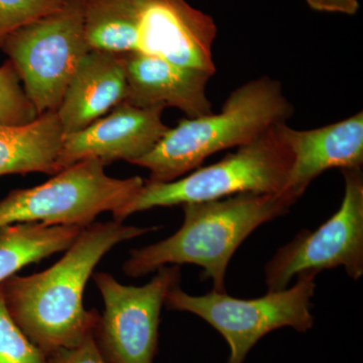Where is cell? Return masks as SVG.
<instances>
[{
  "label": "cell",
  "instance_id": "obj_22",
  "mask_svg": "<svg viewBox=\"0 0 363 363\" xmlns=\"http://www.w3.org/2000/svg\"><path fill=\"white\" fill-rule=\"evenodd\" d=\"M306 2L310 9L320 13L354 16L359 9L358 0H306Z\"/></svg>",
  "mask_w": 363,
  "mask_h": 363
},
{
  "label": "cell",
  "instance_id": "obj_11",
  "mask_svg": "<svg viewBox=\"0 0 363 363\" xmlns=\"http://www.w3.org/2000/svg\"><path fill=\"white\" fill-rule=\"evenodd\" d=\"M162 111L121 102L84 130L64 136L60 169L91 159L105 164L117 161L135 164L169 130L162 123Z\"/></svg>",
  "mask_w": 363,
  "mask_h": 363
},
{
  "label": "cell",
  "instance_id": "obj_17",
  "mask_svg": "<svg viewBox=\"0 0 363 363\" xmlns=\"http://www.w3.org/2000/svg\"><path fill=\"white\" fill-rule=\"evenodd\" d=\"M138 0H86L85 32L90 50L136 52Z\"/></svg>",
  "mask_w": 363,
  "mask_h": 363
},
{
  "label": "cell",
  "instance_id": "obj_4",
  "mask_svg": "<svg viewBox=\"0 0 363 363\" xmlns=\"http://www.w3.org/2000/svg\"><path fill=\"white\" fill-rule=\"evenodd\" d=\"M281 124L221 161L198 168L190 175L169 183L145 181L135 199L112 215L113 220L123 222L136 212L156 207L209 201L243 193H283L292 169L293 155L281 135Z\"/></svg>",
  "mask_w": 363,
  "mask_h": 363
},
{
  "label": "cell",
  "instance_id": "obj_9",
  "mask_svg": "<svg viewBox=\"0 0 363 363\" xmlns=\"http://www.w3.org/2000/svg\"><path fill=\"white\" fill-rule=\"evenodd\" d=\"M344 196L340 207L316 230H303L279 248L264 267L267 290L286 289L304 272L319 274L342 267L351 279L363 274L362 169H341Z\"/></svg>",
  "mask_w": 363,
  "mask_h": 363
},
{
  "label": "cell",
  "instance_id": "obj_5",
  "mask_svg": "<svg viewBox=\"0 0 363 363\" xmlns=\"http://www.w3.org/2000/svg\"><path fill=\"white\" fill-rule=\"evenodd\" d=\"M105 166L98 160H85L40 185L11 191L0 201V227L43 223L85 228L98 215L117 213L135 199L145 180L138 176L112 178Z\"/></svg>",
  "mask_w": 363,
  "mask_h": 363
},
{
  "label": "cell",
  "instance_id": "obj_21",
  "mask_svg": "<svg viewBox=\"0 0 363 363\" xmlns=\"http://www.w3.org/2000/svg\"><path fill=\"white\" fill-rule=\"evenodd\" d=\"M51 363H106L95 342L94 334L73 348L60 350L50 355Z\"/></svg>",
  "mask_w": 363,
  "mask_h": 363
},
{
  "label": "cell",
  "instance_id": "obj_13",
  "mask_svg": "<svg viewBox=\"0 0 363 363\" xmlns=\"http://www.w3.org/2000/svg\"><path fill=\"white\" fill-rule=\"evenodd\" d=\"M125 68L126 104L140 108L175 107L188 118L211 113L206 90L213 74L140 52H126Z\"/></svg>",
  "mask_w": 363,
  "mask_h": 363
},
{
  "label": "cell",
  "instance_id": "obj_10",
  "mask_svg": "<svg viewBox=\"0 0 363 363\" xmlns=\"http://www.w3.org/2000/svg\"><path fill=\"white\" fill-rule=\"evenodd\" d=\"M138 13L136 52L216 73L212 48L217 26L212 16L186 0H138Z\"/></svg>",
  "mask_w": 363,
  "mask_h": 363
},
{
  "label": "cell",
  "instance_id": "obj_15",
  "mask_svg": "<svg viewBox=\"0 0 363 363\" xmlns=\"http://www.w3.org/2000/svg\"><path fill=\"white\" fill-rule=\"evenodd\" d=\"M64 133L56 111L45 112L23 125L0 124V177L61 171Z\"/></svg>",
  "mask_w": 363,
  "mask_h": 363
},
{
  "label": "cell",
  "instance_id": "obj_19",
  "mask_svg": "<svg viewBox=\"0 0 363 363\" xmlns=\"http://www.w3.org/2000/svg\"><path fill=\"white\" fill-rule=\"evenodd\" d=\"M0 363H51L50 357L32 342L7 310L0 285Z\"/></svg>",
  "mask_w": 363,
  "mask_h": 363
},
{
  "label": "cell",
  "instance_id": "obj_14",
  "mask_svg": "<svg viewBox=\"0 0 363 363\" xmlns=\"http://www.w3.org/2000/svg\"><path fill=\"white\" fill-rule=\"evenodd\" d=\"M125 54L90 50L69 82L57 114L64 136L84 130L124 102Z\"/></svg>",
  "mask_w": 363,
  "mask_h": 363
},
{
  "label": "cell",
  "instance_id": "obj_20",
  "mask_svg": "<svg viewBox=\"0 0 363 363\" xmlns=\"http://www.w3.org/2000/svg\"><path fill=\"white\" fill-rule=\"evenodd\" d=\"M66 0H0V48L7 35L48 14L56 13Z\"/></svg>",
  "mask_w": 363,
  "mask_h": 363
},
{
  "label": "cell",
  "instance_id": "obj_18",
  "mask_svg": "<svg viewBox=\"0 0 363 363\" xmlns=\"http://www.w3.org/2000/svg\"><path fill=\"white\" fill-rule=\"evenodd\" d=\"M39 116L9 60L0 67V124L23 125Z\"/></svg>",
  "mask_w": 363,
  "mask_h": 363
},
{
  "label": "cell",
  "instance_id": "obj_8",
  "mask_svg": "<svg viewBox=\"0 0 363 363\" xmlns=\"http://www.w3.org/2000/svg\"><path fill=\"white\" fill-rule=\"evenodd\" d=\"M142 286H125L108 272L93 274L104 302L94 331L106 363H152L159 342L160 317L172 289L180 285V266H166Z\"/></svg>",
  "mask_w": 363,
  "mask_h": 363
},
{
  "label": "cell",
  "instance_id": "obj_2",
  "mask_svg": "<svg viewBox=\"0 0 363 363\" xmlns=\"http://www.w3.org/2000/svg\"><path fill=\"white\" fill-rule=\"evenodd\" d=\"M297 200L286 193H243L182 205L181 228L166 240L131 250L123 272L140 278L166 266L192 264L213 290L225 292L226 269L234 252L260 225L283 216Z\"/></svg>",
  "mask_w": 363,
  "mask_h": 363
},
{
  "label": "cell",
  "instance_id": "obj_3",
  "mask_svg": "<svg viewBox=\"0 0 363 363\" xmlns=\"http://www.w3.org/2000/svg\"><path fill=\"white\" fill-rule=\"evenodd\" d=\"M294 107L278 80L248 81L229 95L218 113L183 118L135 164L149 169V182L169 183L199 168L221 150L252 142L279 123Z\"/></svg>",
  "mask_w": 363,
  "mask_h": 363
},
{
  "label": "cell",
  "instance_id": "obj_6",
  "mask_svg": "<svg viewBox=\"0 0 363 363\" xmlns=\"http://www.w3.org/2000/svg\"><path fill=\"white\" fill-rule=\"evenodd\" d=\"M316 277L314 272H304L291 288L267 291L264 297L247 300L214 290L203 296L189 295L179 285L169 291L164 305L169 310L202 318L228 343V363H243L257 341L272 331L291 327L305 333L312 328Z\"/></svg>",
  "mask_w": 363,
  "mask_h": 363
},
{
  "label": "cell",
  "instance_id": "obj_16",
  "mask_svg": "<svg viewBox=\"0 0 363 363\" xmlns=\"http://www.w3.org/2000/svg\"><path fill=\"white\" fill-rule=\"evenodd\" d=\"M82 229L43 223L0 227V285L28 264L68 250Z\"/></svg>",
  "mask_w": 363,
  "mask_h": 363
},
{
  "label": "cell",
  "instance_id": "obj_1",
  "mask_svg": "<svg viewBox=\"0 0 363 363\" xmlns=\"http://www.w3.org/2000/svg\"><path fill=\"white\" fill-rule=\"evenodd\" d=\"M159 229L116 220L85 227L49 269L30 276L14 274L1 284L9 314L48 357L76 347L94 334L99 320L95 310L85 309L83 297L100 260L116 245Z\"/></svg>",
  "mask_w": 363,
  "mask_h": 363
},
{
  "label": "cell",
  "instance_id": "obj_7",
  "mask_svg": "<svg viewBox=\"0 0 363 363\" xmlns=\"http://www.w3.org/2000/svg\"><path fill=\"white\" fill-rule=\"evenodd\" d=\"M85 4L86 0H66L60 11L7 35L0 48L39 116L58 111L76 69L90 51Z\"/></svg>",
  "mask_w": 363,
  "mask_h": 363
},
{
  "label": "cell",
  "instance_id": "obj_12",
  "mask_svg": "<svg viewBox=\"0 0 363 363\" xmlns=\"http://www.w3.org/2000/svg\"><path fill=\"white\" fill-rule=\"evenodd\" d=\"M279 128L293 155V167L284 192L297 201L324 172L362 169V111L314 130H294L286 123Z\"/></svg>",
  "mask_w": 363,
  "mask_h": 363
}]
</instances>
